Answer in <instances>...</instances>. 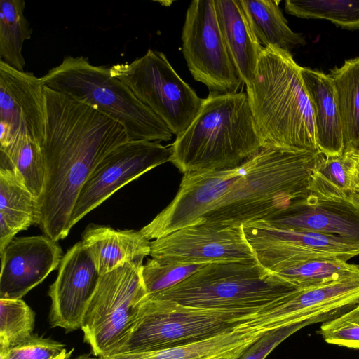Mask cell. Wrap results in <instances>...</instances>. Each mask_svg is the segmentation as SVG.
Wrapping results in <instances>:
<instances>
[{
  "mask_svg": "<svg viewBox=\"0 0 359 359\" xmlns=\"http://www.w3.org/2000/svg\"><path fill=\"white\" fill-rule=\"evenodd\" d=\"M320 333L328 344L359 349V304L324 323Z\"/></svg>",
  "mask_w": 359,
  "mask_h": 359,
  "instance_id": "obj_34",
  "label": "cell"
},
{
  "mask_svg": "<svg viewBox=\"0 0 359 359\" xmlns=\"http://www.w3.org/2000/svg\"><path fill=\"white\" fill-rule=\"evenodd\" d=\"M8 350L7 348H0V359H8Z\"/></svg>",
  "mask_w": 359,
  "mask_h": 359,
  "instance_id": "obj_39",
  "label": "cell"
},
{
  "mask_svg": "<svg viewBox=\"0 0 359 359\" xmlns=\"http://www.w3.org/2000/svg\"><path fill=\"white\" fill-rule=\"evenodd\" d=\"M58 268L57 276L48 292L51 299L49 322L52 327L72 332L81 328L100 275L82 241L63 255Z\"/></svg>",
  "mask_w": 359,
  "mask_h": 359,
  "instance_id": "obj_17",
  "label": "cell"
},
{
  "mask_svg": "<svg viewBox=\"0 0 359 359\" xmlns=\"http://www.w3.org/2000/svg\"><path fill=\"white\" fill-rule=\"evenodd\" d=\"M24 10L23 0L0 1V60L19 71L25 65L24 42L32 33Z\"/></svg>",
  "mask_w": 359,
  "mask_h": 359,
  "instance_id": "obj_30",
  "label": "cell"
},
{
  "mask_svg": "<svg viewBox=\"0 0 359 359\" xmlns=\"http://www.w3.org/2000/svg\"><path fill=\"white\" fill-rule=\"evenodd\" d=\"M256 311L198 309L147 295L141 302L136 325L117 353L197 342L233 330Z\"/></svg>",
  "mask_w": 359,
  "mask_h": 359,
  "instance_id": "obj_7",
  "label": "cell"
},
{
  "mask_svg": "<svg viewBox=\"0 0 359 359\" xmlns=\"http://www.w3.org/2000/svg\"><path fill=\"white\" fill-rule=\"evenodd\" d=\"M356 161L351 156L341 154L324 156L313 170L309 191L326 198H350L355 190Z\"/></svg>",
  "mask_w": 359,
  "mask_h": 359,
  "instance_id": "obj_29",
  "label": "cell"
},
{
  "mask_svg": "<svg viewBox=\"0 0 359 359\" xmlns=\"http://www.w3.org/2000/svg\"><path fill=\"white\" fill-rule=\"evenodd\" d=\"M301 290L255 259L210 263L173 287L149 296L198 309L259 311Z\"/></svg>",
  "mask_w": 359,
  "mask_h": 359,
  "instance_id": "obj_5",
  "label": "cell"
},
{
  "mask_svg": "<svg viewBox=\"0 0 359 359\" xmlns=\"http://www.w3.org/2000/svg\"><path fill=\"white\" fill-rule=\"evenodd\" d=\"M302 290L320 287L359 274V266L338 259L317 258L269 269Z\"/></svg>",
  "mask_w": 359,
  "mask_h": 359,
  "instance_id": "obj_28",
  "label": "cell"
},
{
  "mask_svg": "<svg viewBox=\"0 0 359 359\" xmlns=\"http://www.w3.org/2000/svg\"><path fill=\"white\" fill-rule=\"evenodd\" d=\"M110 71L176 136L189 127L203 104V99L177 74L161 51L149 49L131 62L112 65Z\"/></svg>",
  "mask_w": 359,
  "mask_h": 359,
  "instance_id": "obj_9",
  "label": "cell"
},
{
  "mask_svg": "<svg viewBox=\"0 0 359 359\" xmlns=\"http://www.w3.org/2000/svg\"><path fill=\"white\" fill-rule=\"evenodd\" d=\"M0 298L22 299L59 267L62 250L45 235L15 238L0 253Z\"/></svg>",
  "mask_w": 359,
  "mask_h": 359,
  "instance_id": "obj_18",
  "label": "cell"
},
{
  "mask_svg": "<svg viewBox=\"0 0 359 359\" xmlns=\"http://www.w3.org/2000/svg\"><path fill=\"white\" fill-rule=\"evenodd\" d=\"M74 351V348H72L67 351L64 355H62L59 359H69L72 353Z\"/></svg>",
  "mask_w": 359,
  "mask_h": 359,
  "instance_id": "obj_41",
  "label": "cell"
},
{
  "mask_svg": "<svg viewBox=\"0 0 359 359\" xmlns=\"http://www.w3.org/2000/svg\"><path fill=\"white\" fill-rule=\"evenodd\" d=\"M243 228L256 259L267 270L317 258L347 262L359 255V244L337 236L276 227L264 220L243 224Z\"/></svg>",
  "mask_w": 359,
  "mask_h": 359,
  "instance_id": "obj_12",
  "label": "cell"
},
{
  "mask_svg": "<svg viewBox=\"0 0 359 359\" xmlns=\"http://www.w3.org/2000/svg\"><path fill=\"white\" fill-rule=\"evenodd\" d=\"M74 359H96L94 355H92V353H88V354H82L81 355L77 356Z\"/></svg>",
  "mask_w": 359,
  "mask_h": 359,
  "instance_id": "obj_40",
  "label": "cell"
},
{
  "mask_svg": "<svg viewBox=\"0 0 359 359\" xmlns=\"http://www.w3.org/2000/svg\"><path fill=\"white\" fill-rule=\"evenodd\" d=\"M100 275L150 254V241L135 230H115L109 226L90 225L82 236Z\"/></svg>",
  "mask_w": 359,
  "mask_h": 359,
  "instance_id": "obj_22",
  "label": "cell"
},
{
  "mask_svg": "<svg viewBox=\"0 0 359 359\" xmlns=\"http://www.w3.org/2000/svg\"><path fill=\"white\" fill-rule=\"evenodd\" d=\"M349 199L359 205V187L353 191Z\"/></svg>",
  "mask_w": 359,
  "mask_h": 359,
  "instance_id": "obj_37",
  "label": "cell"
},
{
  "mask_svg": "<svg viewBox=\"0 0 359 359\" xmlns=\"http://www.w3.org/2000/svg\"><path fill=\"white\" fill-rule=\"evenodd\" d=\"M337 94L343 154L359 158V57L346 60L329 74Z\"/></svg>",
  "mask_w": 359,
  "mask_h": 359,
  "instance_id": "obj_25",
  "label": "cell"
},
{
  "mask_svg": "<svg viewBox=\"0 0 359 359\" xmlns=\"http://www.w3.org/2000/svg\"><path fill=\"white\" fill-rule=\"evenodd\" d=\"M41 78L47 88L69 95L119 123L129 141L166 142L173 133L110 67L92 65L83 56H66Z\"/></svg>",
  "mask_w": 359,
  "mask_h": 359,
  "instance_id": "obj_6",
  "label": "cell"
},
{
  "mask_svg": "<svg viewBox=\"0 0 359 359\" xmlns=\"http://www.w3.org/2000/svg\"><path fill=\"white\" fill-rule=\"evenodd\" d=\"M285 9L299 18L324 19L346 29H359V0H287Z\"/></svg>",
  "mask_w": 359,
  "mask_h": 359,
  "instance_id": "obj_31",
  "label": "cell"
},
{
  "mask_svg": "<svg viewBox=\"0 0 359 359\" xmlns=\"http://www.w3.org/2000/svg\"><path fill=\"white\" fill-rule=\"evenodd\" d=\"M320 151L263 146L239 166V177L198 224L239 226L266 220L306 196Z\"/></svg>",
  "mask_w": 359,
  "mask_h": 359,
  "instance_id": "obj_2",
  "label": "cell"
},
{
  "mask_svg": "<svg viewBox=\"0 0 359 359\" xmlns=\"http://www.w3.org/2000/svg\"><path fill=\"white\" fill-rule=\"evenodd\" d=\"M45 89L41 78L0 60V148L8 147L20 133L42 146Z\"/></svg>",
  "mask_w": 359,
  "mask_h": 359,
  "instance_id": "obj_16",
  "label": "cell"
},
{
  "mask_svg": "<svg viewBox=\"0 0 359 359\" xmlns=\"http://www.w3.org/2000/svg\"><path fill=\"white\" fill-rule=\"evenodd\" d=\"M323 320L320 318H311L268 330L252 344L238 359H264L291 334L308 325Z\"/></svg>",
  "mask_w": 359,
  "mask_h": 359,
  "instance_id": "obj_35",
  "label": "cell"
},
{
  "mask_svg": "<svg viewBox=\"0 0 359 359\" xmlns=\"http://www.w3.org/2000/svg\"><path fill=\"white\" fill-rule=\"evenodd\" d=\"M262 147L247 93L211 91L170 146L169 162L183 173L233 169Z\"/></svg>",
  "mask_w": 359,
  "mask_h": 359,
  "instance_id": "obj_4",
  "label": "cell"
},
{
  "mask_svg": "<svg viewBox=\"0 0 359 359\" xmlns=\"http://www.w3.org/2000/svg\"><path fill=\"white\" fill-rule=\"evenodd\" d=\"M301 74L312 106L319 151L325 156L343 154L341 122L332 79L302 67Z\"/></svg>",
  "mask_w": 359,
  "mask_h": 359,
  "instance_id": "obj_20",
  "label": "cell"
},
{
  "mask_svg": "<svg viewBox=\"0 0 359 359\" xmlns=\"http://www.w3.org/2000/svg\"><path fill=\"white\" fill-rule=\"evenodd\" d=\"M359 304V274L302 290L248 315L239 327L268 331L311 318L333 319Z\"/></svg>",
  "mask_w": 359,
  "mask_h": 359,
  "instance_id": "obj_14",
  "label": "cell"
},
{
  "mask_svg": "<svg viewBox=\"0 0 359 359\" xmlns=\"http://www.w3.org/2000/svg\"><path fill=\"white\" fill-rule=\"evenodd\" d=\"M266 331L236 327L232 331L176 347L116 353L96 359H238Z\"/></svg>",
  "mask_w": 359,
  "mask_h": 359,
  "instance_id": "obj_21",
  "label": "cell"
},
{
  "mask_svg": "<svg viewBox=\"0 0 359 359\" xmlns=\"http://www.w3.org/2000/svg\"><path fill=\"white\" fill-rule=\"evenodd\" d=\"M356 161V172H355V189L359 187V158H353Z\"/></svg>",
  "mask_w": 359,
  "mask_h": 359,
  "instance_id": "obj_38",
  "label": "cell"
},
{
  "mask_svg": "<svg viewBox=\"0 0 359 359\" xmlns=\"http://www.w3.org/2000/svg\"><path fill=\"white\" fill-rule=\"evenodd\" d=\"M239 167L184 173L173 200L140 231L148 240L198 224L239 177Z\"/></svg>",
  "mask_w": 359,
  "mask_h": 359,
  "instance_id": "obj_15",
  "label": "cell"
},
{
  "mask_svg": "<svg viewBox=\"0 0 359 359\" xmlns=\"http://www.w3.org/2000/svg\"><path fill=\"white\" fill-rule=\"evenodd\" d=\"M67 350L62 343L33 334L8 350V359H59Z\"/></svg>",
  "mask_w": 359,
  "mask_h": 359,
  "instance_id": "obj_36",
  "label": "cell"
},
{
  "mask_svg": "<svg viewBox=\"0 0 359 359\" xmlns=\"http://www.w3.org/2000/svg\"><path fill=\"white\" fill-rule=\"evenodd\" d=\"M182 53L194 79L211 91L237 92L242 82L227 50L215 0L189 4L182 33Z\"/></svg>",
  "mask_w": 359,
  "mask_h": 359,
  "instance_id": "obj_10",
  "label": "cell"
},
{
  "mask_svg": "<svg viewBox=\"0 0 359 359\" xmlns=\"http://www.w3.org/2000/svg\"><path fill=\"white\" fill-rule=\"evenodd\" d=\"M35 313L22 299L0 298V348L9 349L33 334Z\"/></svg>",
  "mask_w": 359,
  "mask_h": 359,
  "instance_id": "obj_32",
  "label": "cell"
},
{
  "mask_svg": "<svg viewBox=\"0 0 359 359\" xmlns=\"http://www.w3.org/2000/svg\"><path fill=\"white\" fill-rule=\"evenodd\" d=\"M208 264L168 263L151 258L143 265L142 276L149 295L164 291Z\"/></svg>",
  "mask_w": 359,
  "mask_h": 359,
  "instance_id": "obj_33",
  "label": "cell"
},
{
  "mask_svg": "<svg viewBox=\"0 0 359 359\" xmlns=\"http://www.w3.org/2000/svg\"><path fill=\"white\" fill-rule=\"evenodd\" d=\"M143 265V260L126 263L100 276L81 328L95 357L117 353L136 325L141 302L148 295Z\"/></svg>",
  "mask_w": 359,
  "mask_h": 359,
  "instance_id": "obj_8",
  "label": "cell"
},
{
  "mask_svg": "<svg viewBox=\"0 0 359 359\" xmlns=\"http://www.w3.org/2000/svg\"><path fill=\"white\" fill-rule=\"evenodd\" d=\"M37 201L9 169L0 168V253L20 231L36 224Z\"/></svg>",
  "mask_w": 359,
  "mask_h": 359,
  "instance_id": "obj_24",
  "label": "cell"
},
{
  "mask_svg": "<svg viewBox=\"0 0 359 359\" xmlns=\"http://www.w3.org/2000/svg\"><path fill=\"white\" fill-rule=\"evenodd\" d=\"M301 68L290 52L266 47L245 84L262 147L320 151Z\"/></svg>",
  "mask_w": 359,
  "mask_h": 359,
  "instance_id": "obj_3",
  "label": "cell"
},
{
  "mask_svg": "<svg viewBox=\"0 0 359 359\" xmlns=\"http://www.w3.org/2000/svg\"><path fill=\"white\" fill-rule=\"evenodd\" d=\"M170 147L148 141H128L112 150L82 187L72 213L71 227L122 187L170 161Z\"/></svg>",
  "mask_w": 359,
  "mask_h": 359,
  "instance_id": "obj_11",
  "label": "cell"
},
{
  "mask_svg": "<svg viewBox=\"0 0 359 359\" xmlns=\"http://www.w3.org/2000/svg\"><path fill=\"white\" fill-rule=\"evenodd\" d=\"M46 121L41 146L46 184L37 201L36 224L54 241L72 229L79 192L98 163L129 141L125 128L100 111L46 86Z\"/></svg>",
  "mask_w": 359,
  "mask_h": 359,
  "instance_id": "obj_1",
  "label": "cell"
},
{
  "mask_svg": "<svg viewBox=\"0 0 359 359\" xmlns=\"http://www.w3.org/2000/svg\"><path fill=\"white\" fill-rule=\"evenodd\" d=\"M149 255L168 263L210 264L256 259L243 225L184 227L151 241Z\"/></svg>",
  "mask_w": 359,
  "mask_h": 359,
  "instance_id": "obj_13",
  "label": "cell"
},
{
  "mask_svg": "<svg viewBox=\"0 0 359 359\" xmlns=\"http://www.w3.org/2000/svg\"><path fill=\"white\" fill-rule=\"evenodd\" d=\"M252 30L264 47L290 52L306 43L304 36L287 25L277 0H239Z\"/></svg>",
  "mask_w": 359,
  "mask_h": 359,
  "instance_id": "obj_26",
  "label": "cell"
},
{
  "mask_svg": "<svg viewBox=\"0 0 359 359\" xmlns=\"http://www.w3.org/2000/svg\"><path fill=\"white\" fill-rule=\"evenodd\" d=\"M264 221L276 227L337 236L359 244V205L348 198L309 193Z\"/></svg>",
  "mask_w": 359,
  "mask_h": 359,
  "instance_id": "obj_19",
  "label": "cell"
},
{
  "mask_svg": "<svg viewBox=\"0 0 359 359\" xmlns=\"http://www.w3.org/2000/svg\"><path fill=\"white\" fill-rule=\"evenodd\" d=\"M0 168L13 172L36 201L46 184V165L41 145L27 134L18 135L6 147L0 148Z\"/></svg>",
  "mask_w": 359,
  "mask_h": 359,
  "instance_id": "obj_27",
  "label": "cell"
},
{
  "mask_svg": "<svg viewBox=\"0 0 359 359\" xmlns=\"http://www.w3.org/2000/svg\"><path fill=\"white\" fill-rule=\"evenodd\" d=\"M220 29L238 76L245 84L252 79L264 49L239 0H215Z\"/></svg>",
  "mask_w": 359,
  "mask_h": 359,
  "instance_id": "obj_23",
  "label": "cell"
}]
</instances>
